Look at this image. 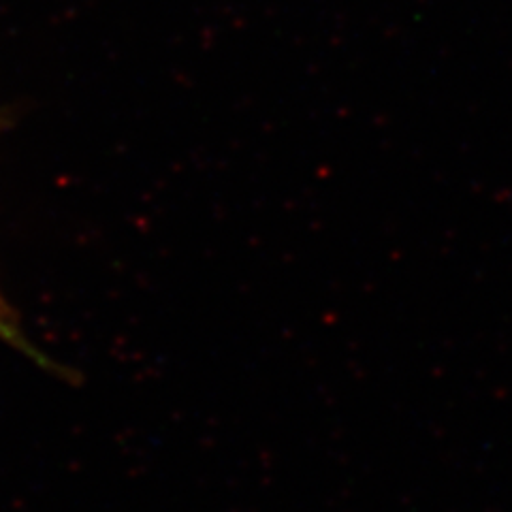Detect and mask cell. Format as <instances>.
Here are the masks:
<instances>
[{
    "label": "cell",
    "instance_id": "6da1fadb",
    "mask_svg": "<svg viewBox=\"0 0 512 512\" xmlns=\"http://www.w3.org/2000/svg\"><path fill=\"white\" fill-rule=\"evenodd\" d=\"M0 335H3V338H7L9 342H15V344H20L22 348H26L24 340L20 338V333L15 331V327L9 323V318H7V312H5V308H3V303H0Z\"/></svg>",
    "mask_w": 512,
    "mask_h": 512
}]
</instances>
